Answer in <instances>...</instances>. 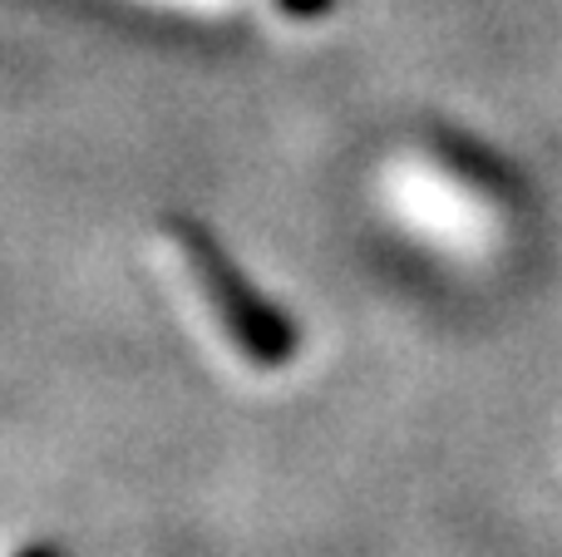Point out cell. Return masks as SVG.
I'll return each mask as SVG.
<instances>
[{
	"label": "cell",
	"instance_id": "cell-1",
	"mask_svg": "<svg viewBox=\"0 0 562 557\" xmlns=\"http://www.w3.org/2000/svg\"><path fill=\"white\" fill-rule=\"evenodd\" d=\"M380 203L409 242L449 262H488L514 237V197L474 158L445 144H405L380 168Z\"/></svg>",
	"mask_w": 562,
	"mask_h": 557
},
{
	"label": "cell",
	"instance_id": "cell-2",
	"mask_svg": "<svg viewBox=\"0 0 562 557\" xmlns=\"http://www.w3.org/2000/svg\"><path fill=\"white\" fill-rule=\"evenodd\" d=\"M168 262H173L178 286L188 292V302L198 306V316L207 321V331L257 375L286 371L296 361L301 341L291 316L272 306L243 272L233 266V257L198 227H168Z\"/></svg>",
	"mask_w": 562,
	"mask_h": 557
},
{
	"label": "cell",
	"instance_id": "cell-3",
	"mask_svg": "<svg viewBox=\"0 0 562 557\" xmlns=\"http://www.w3.org/2000/svg\"><path fill=\"white\" fill-rule=\"evenodd\" d=\"M281 10H291V15H316V10H326L330 0H277Z\"/></svg>",
	"mask_w": 562,
	"mask_h": 557
},
{
	"label": "cell",
	"instance_id": "cell-4",
	"mask_svg": "<svg viewBox=\"0 0 562 557\" xmlns=\"http://www.w3.org/2000/svg\"><path fill=\"white\" fill-rule=\"evenodd\" d=\"M148 5H173V10H217L227 0H148Z\"/></svg>",
	"mask_w": 562,
	"mask_h": 557
}]
</instances>
